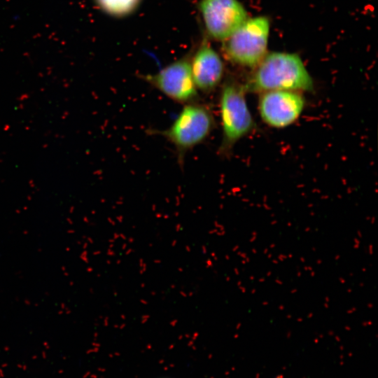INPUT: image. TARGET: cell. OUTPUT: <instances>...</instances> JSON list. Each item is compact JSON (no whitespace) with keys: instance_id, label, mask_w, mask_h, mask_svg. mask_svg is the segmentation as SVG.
<instances>
[{"instance_id":"obj_1","label":"cell","mask_w":378,"mask_h":378,"mask_svg":"<svg viewBox=\"0 0 378 378\" xmlns=\"http://www.w3.org/2000/svg\"><path fill=\"white\" fill-rule=\"evenodd\" d=\"M244 85L246 92L272 90L312 92L314 82L301 58L295 53L266 54Z\"/></svg>"},{"instance_id":"obj_2","label":"cell","mask_w":378,"mask_h":378,"mask_svg":"<svg viewBox=\"0 0 378 378\" xmlns=\"http://www.w3.org/2000/svg\"><path fill=\"white\" fill-rule=\"evenodd\" d=\"M215 127L210 108L198 101L184 104L172 125L165 130H151L150 133L164 137L176 152L183 167L187 153L208 139Z\"/></svg>"},{"instance_id":"obj_3","label":"cell","mask_w":378,"mask_h":378,"mask_svg":"<svg viewBox=\"0 0 378 378\" xmlns=\"http://www.w3.org/2000/svg\"><path fill=\"white\" fill-rule=\"evenodd\" d=\"M244 85L237 81L229 80L222 85L219 98L222 139L218 149L221 156H229L238 141L255 129Z\"/></svg>"},{"instance_id":"obj_4","label":"cell","mask_w":378,"mask_h":378,"mask_svg":"<svg viewBox=\"0 0 378 378\" xmlns=\"http://www.w3.org/2000/svg\"><path fill=\"white\" fill-rule=\"evenodd\" d=\"M270 22L265 17L247 19L223 41V52L230 62L255 67L266 55Z\"/></svg>"},{"instance_id":"obj_5","label":"cell","mask_w":378,"mask_h":378,"mask_svg":"<svg viewBox=\"0 0 378 378\" xmlns=\"http://www.w3.org/2000/svg\"><path fill=\"white\" fill-rule=\"evenodd\" d=\"M141 78L175 102L184 105L198 101L189 56L173 62L154 74L142 75Z\"/></svg>"},{"instance_id":"obj_6","label":"cell","mask_w":378,"mask_h":378,"mask_svg":"<svg viewBox=\"0 0 378 378\" xmlns=\"http://www.w3.org/2000/svg\"><path fill=\"white\" fill-rule=\"evenodd\" d=\"M199 9L208 34L216 40L225 41L248 19L237 0H201Z\"/></svg>"},{"instance_id":"obj_7","label":"cell","mask_w":378,"mask_h":378,"mask_svg":"<svg viewBox=\"0 0 378 378\" xmlns=\"http://www.w3.org/2000/svg\"><path fill=\"white\" fill-rule=\"evenodd\" d=\"M305 99L300 92L272 90L260 93L259 113L262 121L274 128L294 123L302 114Z\"/></svg>"},{"instance_id":"obj_8","label":"cell","mask_w":378,"mask_h":378,"mask_svg":"<svg viewBox=\"0 0 378 378\" xmlns=\"http://www.w3.org/2000/svg\"><path fill=\"white\" fill-rule=\"evenodd\" d=\"M193 81L197 91L209 94L221 83L224 64L217 52L204 40L190 58Z\"/></svg>"},{"instance_id":"obj_9","label":"cell","mask_w":378,"mask_h":378,"mask_svg":"<svg viewBox=\"0 0 378 378\" xmlns=\"http://www.w3.org/2000/svg\"><path fill=\"white\" fill-rule=\"evenodd\" d=\"M141 0H95L97 6L105 13L122 17L131 14L139 6Z\"/></svg>"},{"instance_id":"obj_10","label":"cell","mask_w":378,"mask_h":378,"mask_svg":"<svg viewBox=\"0 0 378 378\" xmlns=\"http://www.w3.org/2000/svg\"><path fill=\"white\" fill-rule=\"evenodd\" d=\"M141 258L139 260V265L141 266V270H140V273L142 274L144 273L146 270V263L144 262H141Z\"/></svg>"},{"instance_id":"obj_11","label":"cell","mask_w":378,"mask_h":378,"mask_svg":"<svg viewBox=\"0 0 378 378\" xmlns=\"http://www.w3.org/2000/svg\"><path fill=\"white\" fill-rule=\"evenodd\" d=\"M206 267H210V266L212 265V262H211V260H209V259H208V260L206 261Z\"/></svg>"},{"instance_id":"obj_12","label":"cell","mask_w":378,"mask_h":378,"mask_svg":"<svg viewBox=\"0 0 378 378\" xmlns=\"http://www.w3.org/2000/svg\"><path fill=\"white\" fill-rule=\"evenodd\" d=\"M140 302L143 304H148V302L146 300H141Z\"/></svg>"},{"instance_id":"obj_13","label":"cell","mask_w":378,"mask_h":378,"mask_svg":"<svg viewBox=\"0 0 378 378\" xmlns=\"http://www.w3.org/2000/svg\"><path fill=\"white\" fill-rule=\"evenodd\" d=\"M131 251H132V248H129V249L125 252V254H126V255H128V254H130V253H132Z\"/></svg>"},{"instance_id":"obj_14","label":"cell","mask_w":378,"mask_h":378,"mask_svg":"<svg viewBox=\"0 0 378 378\" xmlns=\"http://www.w3.org/2000/svg\"><path fill=\"white\" fill-rule=\"evenodd\" d=\"M202 253H206V247L204 246H202Z\"/></svg>"},{"instance_id":"obj_15","label":"cell","mask_w":378,"mask_h":378,"mask_svg":"<svg viewBox=\"0 0 378 378\" xmlns=\"http://www.w3.org/2000/svg\"><path fill=\"white\" fill-rule=\"evenodd\" d=\"M181 227V225L180 224H177L176 225V230L178 231V228Z\"/></svg>"},{"instance_id":"obj_16","label":"cell","mask_w":378,"mask_h":378,"mask_svg":"<svg viewBox=\"0 0 378 378\" xmlns=\"http://www.w3.org/2000/svg\"><path fill=\"white\" fill-rule=\"evenodd\" d=\"M119 236H120V234H118L115 233V234H114V238H115V239H116L118 237H119Z\"/></svg>"},{"instance_id":"obj_17","label":"cell","mask_w":378,"mask_h":378,"mask_svg":"<svg viewBox=\"0 0 378 378\" xmlns=\"http://www.w3.org/2000/svg\"><path fill=\"white\" fill-rule=\"evenodd\" d=\"M186 251H188V252L190 251V248L189 246H186Z\"/></svg>"},{"instance_id":"obj_18","label":"cell","mask_w":378,"mask_h":378,"mask_svg":"<svg viewBox=\"0 0 378 378\" xmlns=\"http://www.w3.org/2000/svg\"><path fill=\"white\" fill-rule=\"evenodd\" d=\"M177 243L176 240H174V241L172 243V246H174V245Z\"/></svg>"},{"instance_id":"obj_19","label":"cell","mask_w":378,"mask_h":378,"mask_svg":"<svg viewBox=\"0 0 378 378\" xmlns=\"http://www.w3.org/2000/svg\"><path fill=\"white\" fill-rule=\"evenodd\" d=\"M133 241H134V239H133V238H131V237L129 238V242H130V243H132V242H133Z\"/></svg>"},{"instance_id":"obj_20","label":"cell","mask_w":378,"mask_h":378,"mask_svg":"<svg viewBox=\"0 0 378 378\" xmlns=\"http://www.w3.org/2000/svg\"><path fill=\"white\" fill-rule=\"evenodd\" d=\"M126 247H127V244H122V249H125Z\"/></svg>"},{"instance_id":"obj_21","label":"cell","mask_w":378,"mask_h":378,"mask_svg":"<svg viewBox=\"0 0 378 378\" xmlns=\"http://www.w3.org/2000/svg\"><path fill=\"white\" fill-rule=\"evenodd\" d=\"M154 262H157V264L160 262V260H154Z\"/></svg>"},{"instance_id":"obj_22","label":"cell","mask_w":378,"mask_h":378,"mask_svg":"<svg viewBox=\"0 0 378 378\" xmlns=\"http://www.w3.org/2000/svg\"><path fill=\"white\" fill-rule=\"evenodd\" d=\"M180 293H181V295H184V297H186V294H185V293H184L183 292H181H181H180Z\"/></svg>"},{"instance_id":"obj_23","label":"cell","mask_w":378,"mask_h":378,"mask_svg":"<svg viewBox=\"0 0 378 378\" xmlns=\"http://www.w3.org/2000/svg\"><path fill=\"white\" fill-rule=\"evenodd\" d=\"M178 270L181 272V271H183V268L180 267V268L178 269Z\"/></svg>"},{"instance_id":"obj_24","label":"cell","mask_w":378,"mask_h":378,"mask_svg":"<svg viewBox=\"0 0 378 378\" xmlns=\"http://www.w3.org/2000/svg\"><path fill=\"white\" fill-rule=\"evenodd\" d=\"M141 287H144V284H141Z\"/></svg>"},{"instance_id":"obj_25","label":"cell","mask_w":378,"mask_h":378,"mask_svg":"<svg viewBox=\"0 0 378 378\" xmlns=\"http://www.w3.org/2000/svg\"><path fill=\"white\" fill-rule=\"evenodd\" d=\"M120 260H118L117 264H120Z\"/></svg>"}]
</instances>
